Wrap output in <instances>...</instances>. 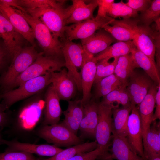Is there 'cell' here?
I'll return each instance as SVG.
<instances>
[{"mask_svg": "<svg viewBox=\"0 0 160 160\" xmlns=\"http://www.w3.org/2000/svg\"><path fill=\"white\" fill-rule=\"evenodd\" d=\"M160 17L158 18L155 22L154 29L155 30L160 31Z\"/></svg>", "mask_w": 160, "mask_h": 160, "instance_id": "bcb514c9", "label": "cell"}, {"mask_svg": "<svg viewBox=\"0 0 160 160\" xmlns=\"http://www.w3.org/2000/svg\"><path fill=\"white\" fill-rule=\"evenodd\" d=\"M136 68H141L157 84H160V78L156 63L136 47L131 53Z\"/></svg>", "mask_w": 160, "mask_h": 160, "instance_id": "4316f807", "label": "cell"}, {"mask_svg": "<svg viewBox=\"0 0 160 160\" xmlns=\"http://www.w3.org/2000/svg\"><path fill=\"white\" fill-rule=\"evenodd\" d=\"M131 109V106L122 108L116 107L113 109L112 133L113 135L127 137L128 120Z\"/></svg>", "mask_w": 160, "mask_h": 160, "instance_id": "83f0119b", "label": "cell"}, {"mask_svg": "<svg viewBox=\"0 0 160 160\" xmlns=\"http://www.w3.org/2000/svg\"><path fill=\"white\" fill-rule=\"evenodd\" d=\"M95 84V96L97 99L104 97L115 89L127 86L114 73L102 79Z\"/></svg>", "mask_w": 160, "mask_h": 160, "instance_id": "4dcf8cb0", "label": "cell"}, {"mask_svg": "<svg viewBox=\"0 0 160 160\" xmlns=\"http://www.w3.org/2000/svg\"><path fill=\"white\" fill-rule=\"evenodd\" d=\"M136 47L132 41H119L110 46L95 57L97 61L119 57L131 53Z\"/></svg>", "mask_w": 160, "mask_h": 160, "instance_id": "f1b7e54d", "label": "cell"}, {"mask_svg": "<svg viewBox=\"0 0 160 160\" xmlns=\"http://www.w3.org/2000/svg\"><path fill=\"white\" fill-rule=\"evenodd\" d=\"M51 83L60 100L69 101L74 96L76 85L65 68L51 73Z\"/></svg>", "mask_w": 160, "mask_h": 160, "instance_id": "ac0fdd59", "label": "cell"}, {"mask_svg": "<svg viewBox=\"0 0 160 160\" xmlns=\"http://www.w3.org/2000/svg\"><path fill=\"white\" fill-rule=\"evenodd\" d=\"M143 150L145 160H153L160 156V122L153 121L145 137L143 140Z\"/></svg>", "mask_w": 160, "mask_h": 160, "instance_id": "7402d4cb", "label": "cell"}, {"mask_svg": "<svg viewBox=\"0 0 160 160\" xmlns=\"http://www.w3.org/2000/svg\"><path fill=\"white\" fill-rule=\"evenodd\" d=\"M98 103V121L95 137L97 146L104 155L107 153L110 145L112 133V110L118 107Z\"/></svg>", "mask_w": 160, "mask_h": 160, "instance_id": "52a82bcc", "label": "cell"}, {"mask_svg": "<svg viewBox=\"0 0 160 160\" xmlns=\"http://www.w3.org/2000/svg\"><path fill=\"white\" fill-rule=\"evenodd\" d=\"M0 160H39L33 154L21 151L0 153Z\"/></svg>", "mask_w": 160, "mask_h": 160, "instance_id": "74e56055", "label": "cell"}, {"mask_svg": "<svg viewBox=\"0 0 160 160\" xmlns=\"http://www.w3.org/2000/svg\"><path fill=\"white\" fill-rule=\"evenodd\" d=\"M37 135L49 143L57 146L71 147L81 144L80 139L62 123L43 125Z\"/></svg>", "mask_w": 160, "mask_h": 160, "instance_id": "8992f818", "label": "cell"}, {"mask_svg": "<svg viewBox=\"0 0 160 160\" xmlns=\"http://www.w3.org/2000/svg\"><path fill=\"white\" fill-rule=\"evenodd\" d=\"M64 1L53 0H17L18 4L24 9H34L45 6L54 8L63 7Z\"/></svg>", "mask_w": 160, "mask_h": 160, "instance_id": "d590c367", "label": "cell"}, {"mask_svg": "<svg viewBox=\"0 0 160 160\" xmlns=\"http://www.w3.org/2000/svg\"><path fill=\"white\" fill-rule=\"evenodd\" d=\"M137 15L138 12L125 4L122 1L113 3L107 14L108 16L114 19L118 17L123 19L135 17Z\"/></svg>", "mask_w": 160, "mask_h": 160, "instance_id": "836d02e7", "label": "cell"}, {"mask_svg": "<svg viewBox=\"0 0 160 160\" xmlns=\"http://www.w3.org/2000/svg\"><path fill=\"white\" fill-rule=\"evenodd\" d=\"M51 83V73L35 78L25 81L15 89L0 93L7 109L15 103L35 94Z\"/></svg>", "mask_w": 160, "mask_h": 160, "instance_id": "5b68a950", "label": "cell"}, {"mask_svg": "<svg viewBox=\"0 0 160 160\" xmlns=\"http://www.w3.org/2000/svg\"><path fill=\"white\" fill-rule=\"evenodd\" d=\"M153 160H160V156L156 157L154 158Z\"/></svg>", "mask_w": 160, "mask_h": 160, "instance_id": "c3c4849f", "label": "cell"}, {"mask_svg": "<svg viewBox=\"0 0 160 160\" xmlns=\"http://www.w3.org/2000/svg\"><path fill=\"white\" fill-rule=\"evenodd\" d=\"M153 81L148 75L134 71L129 78L126 87L131 107L139 105L154 84Z\"/></svg>", "mask_w": 160, "mask_h": 160, "instance_id": "8fae6325", "label": "cell"}, {"mask_svg": "<svg viewBox=\"0 0 160 160\" xmlns=\"http://www.w3.org/2000/svg\"><path fill=\"white\" fill-rule=\"evenodd\" d=\"M63 114L65 119L62 123L76 135L84 114L81 100H69L67 108Z\"/></svg>", "mask_w": 160, "mask_h": 160, "instance_id": "d4e9b609", "label": "cell"}, {"mask_svg": "<svg viewBox=\"0 0 160 160\" xmlns=\"http://www.w3.org/2000/svg\"><path fill=\"white\" fill-rule=\"evenodd\" d=\"M15 9L26 20L31 27L34 38L43 49L44 54L62 58L63 56L62 42L54 38L48 28L41 20L26 12Z\"/></svg>", "mask_w": 160, "mask_h": 160, "instance_id": "6da1fadb", "label": "cell"}, {"mask_svg": "<svg viewBox=\"0 0 160 160\" xmlns=\"http://www.w3.org/2000/svg\"><path fill=\"white\" fill-rule=\"evenodd\" d=\"M97 145L96 140L93 142L81 143L63 149L49 158L39 160H68L78 154L92 151L96 149Z\"/></svg>", "mask_w": 160, "mask_h": 160, "instance_id": "f546056e", "label": "cell"}, {"mask_svg": "<svg viewBox=\"0 0 160 160\" xmlns=\"http://www.w3.org/2000/svg\"><path fill=\"white\" fill-rule=\"evenodd\" d=\"M98 121V103L90 100L84 105L83 116L79 129L82 135L95 137Z\"/></svg>", "mask_w": 160, "mask_h": 160, "instance_id": "603a6c76", "label": "cell"}, {"mask_svg": "<svg viewBox=\"0 0 160 160\" xmlns=\"http://www.w3.org/2000/svg\"><path fill=\"white\" fill-rule=\"evenodd\" d=\"M126 87H123L113 90L103 97L101 103L112 105H114V103H116L118 105L120 104L123 107L131 106L130 99Z\"/></svg>", "mask_w": 160, "mask_h": 160, "instance_id": "d6a6232c", "label": "cell"}, {"mask_svg": "<svg viewBox=\"0 0 160 160\" xmlns=\"http://www.w3.org/2000/svg\"><path fill=\"white\" fill-rule=\"evenodd\" d=\"M3 140L1 132H0V145L3 144L2 141Z\"/></svg>", "mask_w": 160, "mask_h": 160, "instance_id": "7dc6e473", "label": "cell"}, {"mask_svg": "<svg viewBox=\"0 0 160 160\" xmlns=\"http://www.w3.org/2000/svg\"><path fill=\"white\" fill-rule=\"evenodd\" d=\"M0 12L17 31L32 46H35L33 31L26 20L15 9L0 1Z\"/></svg>", "mask_w": 160, "mask_h": 160, "instance_id": "5bb4252c", "label": "cell"}, {"mask_svg": "<svg viewBox=\"0 0 160 160\" xmlns=\"http://www.w3.org/2000/svg\"><path fill=\"white\" fill-rule=\"evenodd\" d=\"M72 4L65 9L66 25L77 23L94 18L93 13L98 6L96 0L86 4L83 0H72Z\"/></svg>", "mask_w": 160, "mask_h": 160, "instance_id": "e0dca14e", "label": "cell"}, {"mask_svg": "<svg viewBox=\"0 0 160 160\" xmlns=\"http://www.w3.org/2000/svg\"><path fill=\"white\" fill-rule=\"evenodd\" d=\"M116 41L104 30L100 31L90 36L81 40V42L85 52L94 55L103 51Z\"/></svg>", "mask_w": 160, "mask_h": 160, "instance_id": "ffe728a7", "label": "cell"}, {"mask_svg": "<svg viewBox=\"0 0 160 160\" xmlns=\"http://www.w3.org/2000/svg\"><path fill=\"white\" fill-rule=\"evenodd\" d=\"M142 12L141 20L145 26L149 27L152 23L160 17V0H153L149 7Z\"/></svg>", "mask_w": 160, "mask_h": 160, "instance_id": "8d00e7d4", "label": "cell"}, {"mask_svg": "<svg viewBox=\"0 0 160 160\" xmlns=\"http://www.w3.org/2000/svg\"><path fill=\"white\" fill-rule=\"evenodd\" d=\"M152 1L150 0H129L125 4L138 12H144L150 6Z\"/></svg>", "mask_w": 160, "mask_h": 160, "instance_id": "60d3db41", "label": "cell"}, {"mask_svg": "<svg viewBox=\"0 0 160 160\" xmlns=\"http://www.w3.org/2000/svg\"><path fill=\"white\" fill-rule=\"evenodd\" d=\"M119 57L114 58L111 63L108 62L109 60L104 59L97 63L95 77L93 84H95L102 79L114 73L115 67Z\"/></svg>", "mask_w": 160, "mask_h": 160, "instance_id": "e575fe53", "label": "cell"}, {"mask_svg": "<svg viewBox=\"0 0 160 160\" xmlns=\"http://www.w3.org/2000/svg\"><path fill=\"white\" fill-rule=\"evenodd\" d=\"M155 107L153 121H156L157 119H160V84H158V89L156 95Z\"/></svg>", "mask_w": 160, "mask_h": 160, "instance_id": "7bdbcfd3", "label": "cell"}, {"mask_svg": "<svg viewBox=\"0 0 160 160\" xmlns=\"http://www.w3.org/2000/svg\"><path fill=\"white\" fill-rule=\"evenodd\" d=\"M114 19L109 16L100 19L95 17L81 23L65 26L64 28L65 39L70 41L85 39L94 34L97 30L110 25Z\"/></svg>", "mask_w": 160, "mask_h": 160, "instance_id": "ba28073f", "label": "cell"}, {"mask_svg": "<svg viewBox=\"0 0 160 160\" xmlns=\"http://www.w3.org/2000/svg\"><path fill=\"white\" fill-rule=\"evenodd\" d=\"M65 66L63 58L46 55L43 52H40L35 61L17 78L9 91L30 79L59 71Z\"/></svg>", "mask_w": 160, "mask_h": 160, "instance_id": "277c9868", "label": "cell"}, {"mask_svg": "<svg viewBox=\"0 0 160 160\" xmlns=\"http://www.w3.org/2000/svg\"><path fill=\"white\" fill-rule=\"evenodd\" d=\"M139 20L132 18L115 19L109 25L103 29L119 41H132L140 26L138 25Z\"/></svg>", "mask_w": 160, "mask_h": 160, "instance_id": "4fadbf2b", "label": "cell"}, {"mask_svg": "<svg viewBox=\"0 0 160 160\" xmlns=\"http://www.w3.org/2000/svg\"><path fill=\"white\" fill-rule=\"evenodd\" d=\"M0 1L13 8H15L23 12H26L24 8L18 5L17 0H0Z\"/></svg>", "mask_w": 160, "mask_h": 160, "instance_id": "f6af8a7d", "label": "cell"}, {"mask_svg": "<svg viewBox=\"0 0 160 160\" xmlns=\"http://www.w3.org/2000/svg\"><path fill=\"white\" fill-rule=\"evenodd\" d=\"M114 1V0H96L99 8L97 15L95 18L100 19L108 17V13Z\"/></svg>", "mask_w": 160, "mask_h": 160, "instance_id": "ab89813d", "label": "cell"}, {"mask_svg": "<svg viewBox=\"0 0 160 160\" xmlns=\"http://www.w3.org/2000/svg\"></svg>", "mask_w": 160, "mask_h": 160, "instance_id": "681fc988", "label": "cell"}, {"mask_svg": "<svg viewBox=\"0 0 160 160\" xmlns=\"http://www.w3.org/2000/svg\"><path fill=\"white\" fill-rule=\"evenodd\" d=\"M104 155L97 146L92 151L78 154L68 160H96L100 156Z\"/></svg>", "mask_w": 160, "mask_h": 160, "instance_id": "f35d334b", "label": "cell"}, {"mask_svg": "<svg viewBox=\"0 0 160 160\" xmlns=\"http://www.w3.org/2000/svg\"><path fill=\"white\" fill-rule=\"evenodd\" d=\"M158 85L154 82L147 94L138 106L142 131L143 140L145 138L153 122L155 97Z\"/></svg>", "mask_w": 160, "mask_h": 160, "instance_id": "9a60e30c", "label": "cell"}, {"mask_svg": "<svg viewBox=\"0 0 160 160\" xmlns=\"http://www.w3.org/2000/svg\"><path fill=\"white\" fill-rule=\"evenodd\" d=\"M0 37L12 61L22 48L24 39L0 12Z\"/></svg>", "mask_w": 160, "mask_h": 160, "instance_id": "30bf717a", "label": "cell"}, {"mask_svg": "<svg viewBox=\"0 0 160 160\" xmlns=\"http://www.w3.org/2000/svg\"><path fill=\"white\" fill-rule=\"evenodd\" d=\"M25 9L31 16L40 20L55 39L59 40L60 38L63 40L65 39L66 16L65 9L63 7L54 8L47 5L34 9Z\"/></svg>", "mask_w": 160, "mask_h": 160, "instance_id": "7a4b0ae2", "label": "cell"}, {"mask_svg": "<svg viewBox=\"0 0 160 160\" xmlns=\"http://www.w3.org/2000/svg\"><path fill=\"white\" fill-rule=\"evenodd\" d=\"M132 109L128 120L126 137L129 145L139 156L145 160L143 152L142 131L140 116L137 105Z\"/></svg>", "mask_w": 160, "mask_h": 160, "instance_id": "7c38bea8", "label": "cell"}, {"mask_svg": "<svg viewBox=\"0 0 160 160\" xmlns=\"http://www.w3.org/2000/svg\"><path fill=\"white\" fill-rule=\"evenodd\" d=\"M60 100L52 85L48 88L45 96L44 118L43 125L58 124L62 113Z\"/></svg>", "mask_w": 160, "mask_h": 160, "instance_id": "44dd1931", "label": "cell"}, {"mask_svg": "<svg viewBox=\"0 0 160 160\" xmlns=\"http://www.w3.org/2000/svg\"><path fill=\"white\" fill-rule=\"evenodd\" d=\"M137 48L156 63V48L153 32L149 27L140 26L132 40Z\"/></svg>", "mask_w": 160, "mask_h": 160, "instance_id": "cb8c5ba5", "label": "cell"}, {"mask_svg": "<svg viewBox=\"0 0 160 160\" xmlns=\"http://www.w3.org/2000/svg\"><path fill=\"white\" fill-rule=\"evenodd\" d=\"M3 144L7 146L5 151H21L42 156L52 157L63 150L54 145L36 144L3 139Z\"/></svg>", "mask_w": 160, "mask_h": 160, "instance_id": "2e32d148", "label": "cell"}, {"mask_svg": "<svg viewBox=\"0 0 160 160\" xmlns=\"http://www.w3.org/2000/svg\"><path fill=\"white\" fill-rule=\"evenodd\" d=\"M62 50L69 76L75 81L81 78V74L78 68H81L87 54L81 45L74 43L65 39L62 40Z\"/></svg>", "mask_w": 160, "mask_h": 160, "instance_id": "9c48e42d", "label": "cell"}, {"mask_svg": "<svg viewBox=\"0 0 160 160\" xmlns=\"http://www.w3.org/2000/svg\"><path fill=\"white\" fill-rule=\"evenodd\" d=\"M10 56L4 44L0 43V71L2 68L5 63L7 57Z\"/></svg>", "mask_w": 160, "mask_h": 160, "instance_id": "ee69618b", "label": "cell"}, {"mask_svg": "<svg viewBox=\"0 0 160 160\" xmlns=\"http://www.w3.org/2000/svg\"><path fill=\"white\" fill-rule=\"evenodd\" d=\"M31 46L23 47L8 69L0 77V87L2 92L9 91L17 78L35 60L40 53Z\"/></svg>", "mask_w": 160, "mask_h": 160, "instance_id": "3957f363", "label": "cell"}, {"mask_svg": "<svg viewBox=\"0 0 160 160\" xmlns=\"http://www.w3.org/2000/svg\"><path fill=\"white\" fill-rule=\"evenodd\" d=\"M136 68L131 54L119 57L114 74L127 86L129 76Z\"/></svg>", "mask_w": 160, "mask_h": 160, "instance_id": "1f68e13d", "label": "cell"}, {"mask_svg": "<svg viewBox=\"0 0 160 160\" xmlns=\"http://www.w3.org/2000/svg\"><path fill=\"white\" fill-rule=\"evenodd\" d=\"M113 136L112 154L108 159L114 158L117 160H144L132 149L126 137L116 135H113Z\"/></svg>", "mask_w": 160, "mask_h": 160, "instance_id": "484cf974", "label": "cell"}, {"mask_svg": "<svg viewBox=\"0 0 160 160\" xmlns=\"http://www.w3.org/2000/svg\"><path fill=\"white\" fill-rule=\"evenodd\" d=\"M97 61L94 55L87 53L82 66L81 73L83 96L81 99L84 105L91 97V89L95 77Z\"/></svg>", "mask_w": 160, "mask_h": 160, "instance_id": "d6986e66", "label": "cell"}, {"mask_svg": "<svg viewBox=\"0 0 160 160\" xmlns=\"http://www.w3.org/2000/svg\"><path fill=\"white\" fill-rule=\"evenodd\" d=\"M7 109L2 101L0 103V132L10 123L9 115L6 111Z\"/></svg>", "mask_w": 160, "mask_h": 160, "instance_id": "b9f144b4", "label": "cell"}]
</instances>
